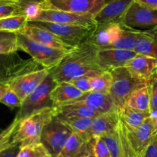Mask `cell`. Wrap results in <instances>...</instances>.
<instances>
[{"instance_id": "cell-1", "label": "cell", "mask_w": 157, "mask_h": 157, "mask_svg": "<svg viewBox=\"0 0 157 157\" xmlns=\"http://www.w3.org/2000/svg\"><path fill=\"white\" fill-rule=\"evenodd\" d=\"M98 48L85 41L67 52L61 62L49 71L58 84L82 76H98L104 71L98 61Z\"/></svg>"}, {"instance_id": "cell-2", "label": "cell", "mask_w": 157, "mask_h": 157, "mask_svg": "<svg viewBox=\"0 0 157 157\" xmlns=\"http://www.w3.org/2000/svg\"><path fill=\"white\" fill-rule=\"evenodd\" d=\"M55 115L54 107H47L19 122L12 139V144H19L23 147L40 144L43 129Z\"/></svg>"}, {"instance_id": "cell-3", "label": "cell", "mask_w": 157, "mask_h": 157, "mask_svg": "<svg viewBox=\"0 0 157 157\" xmlns=\"http://www.w3.org/2000/svg\"><path fill=\"white\" fill-rule=\"evenodd\" d=\"M110 73L112 82L109 93L118 110L126 105L133 92L148 84V81L136 77L127 67L113 69Z\"/></svg>"}, {"instance_id": "cell-4", "label": "cell", "mask_w": 157, "mask_h": 157, "mask_svg": "<svg viewBox=\"0 0 157 157\" xmlns=\"http://www.w3.org/2000/svg\"><path fill=\"white\" fill-rule=\"evenodd\" d=\"M16 35L18 50L29 54L35 62L48 71L56 67L69 52L43 45L22 34Z\"/></svg>"}, {"instance_id": "cell-5", "label": "cell", "mask_w": 157, "mask_h": 157, "mask_svg": "<svg viewBox=\"0 0 157 157\" xmlns=\"http://www.w3.org/2000/svg\"><path fill=\"white\" fill-rule=\"evenodd\" d=\"M57 84L58 83L49 73L44 81L24 100L15 117L18 121L20 122L42 109L54 107L51 99V93Z\"/></svg>"}, {"instance_id": "cell-6", "label": "cell", "mask_w": 157, "mask_h": 157, "mask_svg": "<svg viewBox=\"0 0 157 157\" xmlns=\"http://www.w3.org/2000/svg\"><path fill=\"white\" fill-rule=\"evenodd\" d=\"M29 23L47 29L72 48L77 47L87 41L97 28L46 21H29Z\"/></svg>"}, {"instance_id": "cell-7", "label": "cell", "mask_w": 157, "mask_h": 157, "mask_svg": "<svg viewBox=\"0 0 157 157\" xmlns=\"http://www.w3.org/2000/svg\"><path fill=\"white\" fill-rule=\"evenodd\" d=\"M39 66L32 58L23 59L17 52L0 55V84L9 86L18 77L39 70Z\"/></svg>"}, {"instance_id": "cell-8", "label": "cell", "mask_w": 157, "mask_h": 157, "mask_svg": "<svg viewBox=\"0 0 157 157\" xmlns=\"http://www.w3.org/2000/svg\"><path fill=\"white\" fill-rule=\"evenodd\" d=\"M73 132L57 116L43 129L41 144L45 147L52 157H58Z\"/></svg>"}, {"instance_id": "cell-9", "label": "cell", "mask_w": 157, "mask_h": 157, "mask_svg": "<svg viewBox=\"0 0 157 157\" xmlns=\"http://www.w3.org/2000/svg\"><path fill=\"white\" fill-rule=\"evenodd\" d=\"M122 23L140 31L157 29V9L148 7L133 1L124 15Z\"/></svg>"}, {"instance_id": "cell-10", "label": "cell", "mask_w": 157, "mask_h": 157, "mask_svg": "<svg viewBox=\"0 0 157 157\" xmlns=\"http://www.w3.org/2000/svg\"><path fill=\"white\" fill-rule=\"evenodd\" d=\"M107 0H46L41 4L42 9H56L81 15H95Z\"/></svg>"}, {"instance_id": "cell-11", "label": "cell", "mask_w": 157, "mask_h": 157, "mask_svg": "<svg viewBox=\"0 0 157 157\" xmlns=\"http://www.w3.org/2000/svg\"><path fill=\"white\" fill-rule=\"evenodd\" d=\"M34 21L59 23V24L75 25L97 27L98 24L94 16L81 15L71 12L56 10V9H42L38 18Z\"/></svg>"}, {"instance_id": "cell-12", "label": "cell", "mask_w": 157, "mask_h": 157, "mask_svg": "<svg viewBox=\"0 0 157 157\" xmlns=\"http://www.w3.org/2000/svg\"><path fill=\"white\" fill-rule=\"evenodd\" d=\"M126 130L130 146L140 157L157 134V126L150 117L135 130L126 127Z\"/></svg>"}, {"instance_id": "cell-13", "label": "cell", "mask_w": 157, "mask_h": 157, "mask_svg": "<svg viewBox=\"0 0 157 157\" xmlns=\"http://www.w3.org/2000/svg\"><path fill=\"white\" fill-rule=\"evenodd\" d=\"M48 75V70L44 68L39 69L18 77L9 84V87L18 95L23 102L44 81Z\"/></svg>"}, {"instance_id": "cell-14", "label": "cell", "mask_w": 157, "mask_h": 157, "mask_svg": "<svg viewBox=\"0 0 157 157\" xmlns=\"http://www.w3.org/2000/svg\"><path fill=\"white\" fill-rule=\"evenodd\" d=\"M137 54L134 51L118 48L99 49L98 52V61L100 66L104 71H110L127 64Z\"/></svg>"}, {"instance_id": "cell-15", "label": "cell", "mask_w": 157, "mask_h": 157, "mask_svg": "<svg viewBox=\"0 0 157 157\" xmlns=\"http://www.w3.org/2000/svg\"><path fill=\"white\" fill-rule=\"evenodd\" d=\"M134 0H110L94 16L98 25L110 23H122L124 15Z\"/></svg>"}, {"instance_id": "cell-16", "label": "cell", "mask_w": 157, "mask_h": 157, "mask_svg": "<svg viewBox=\"0 0 157 157\" xmlns=\"http://www.w3.org/2000/svg\"><path fill=\"white\" fill-rule=\"evenodd\" d=\"M18 33L26 35L33 41H37L43 45L52 48L66 51H70L74 48L64 43L55 34L49 32L47 29L32 25L29 22H28L27 26Z\"/></svg>"}, {"instance_id": "cell-17", "label": "cell", "mask_w": 157, "mask_h": 157, "mask_svg": "<svg viewBox=\"0 0 157 157\" xmlns=\"http://www.w3.org/2000/svg\"><path fill=\"white\" fill-rule=\"evenodd\" d=\"M74 101L82 103L89 108L99 113H108L118 111V109L117 108L110 93L87 92L84 93L82 96Z\"/></svg>"}, {"instance_id": "cell-18", "label": "cell", "mask_w": 157, "mask_h": 157, "mask_svg": "<svg viewBox=\"0 0 157 157\" xmlns=\"http://www.w3.org/2000/svg\"><path fill=\"white\" fill-rule=\"evenodd\" d=\"M122 29V23H110L97 26L87 41L99 49L108 48L117 40Z\"/></svg>"}, {"instance_id": "cell-19", "label": "cell", "mask_w": 157, "mask_h": 157, "mask_svg": "<svg viewBox=\"0 0 157 157\" xmlns=\"http://www.w3.org/2000/svg\"><path fill=\"white\" fill-rule=\"evenodd\" d=\"M126 67L136 77L149 81L156 73L157 58L137 54Z\"/></svg>"}, {"instance_id": "cell-20", "label": "cell", "mask_w": 157, "mask_h": 157, "mask_svg": "<svg viewBox=\"0 0 157 157\" xmlns=\"http://www.w3.org/2000/svg\"><path fill=\"white\" fill-rule=\"evenodd\" d=\"M93 140L88 142L73 133L58 157L90 156L93 154Z\"/></svg>"}, {"instance_id": "cell-21", "label": "cell", "mask_w": 157, "mask_h": 157, "mask_svg": "<svg viewBox=\"0 0 157 157\" xmlns=\"http://www.w3.org/2000/svg\"><path fill=\"white\" fill-rule=\"evenodd\" d=\"M84 94V92L69 82H61L56 85L51 93L53 107L64 105L75 101Z\"/></svg>"}, {"instance_id": "cell-22", "label": "cell", "mask_w": 157, "mask_h": 157, "mask_svg": "<svg viewBox=\"0 0 157 157\" xmlns=\"http://www.w3.org/2000/svg\"><path fill=\"white\" fill-rule=\"evenodd\" d=\"M120 117L118 111L108 113H101L93 118L91 133L93 137H101L104 134L116 130L119 126Z\"/></svg>"}, {"instance_id": "cell-23", "label": "cell", "mask_w": 157, "mask_h": 157, "mask_svg": "<svg viewBox=\"0 0 157 157\" xmlns=\"http://www.w3.org/2000/svg\"><path fill=\"white\" fill-rule=\"evenodd\" d=\"M133 51L138 55L157 58V35L156 32L154 30L139 31Z\"/></svg>"}, {"instance_id": "cell-24", "label": "cell", "mask_w": 157, "mask_h": 157, "mask_svg": "<svg viewBox=\"0 0 157 157\" xmlns=\"http://www.w3.org/2000/svg\"><path fill=\"white\" fill-rule=\"evenodd\" d=\"M57 117H89L94 118L101 113L89 108L80 102H71L64 105L54 107Z\"/></svg>"}, {"instance_id": "cell-25", "label": "cell", "mask_w": 157, "mask_h": 157, "mask_svg": "<svg viewBox=\"0 0 157 157\" xmlns=\"http://www.w3.org/2000/svg\"><path fill=\"white\" fill-rule=\"evenodd\" d=\"M64 124H65L72 132L86 141H92L94 139L91 133V126L93 118L89 117H58Z\"/></svg>"}, {"instance_id": "cell-26", "label": "cell", "mask_w": 157, "mask_h": 157, "mask_svg": "<svg viewBox=\"0 0 157 157\" xmlns=\"http://www.w3.org/2000/svg\"><path fill=\"white\" fill-rule=\"evenodd\" d=\"M120 121L128 130H135L150 117L149 111H140L134 110L127 106L118 110Z\"/></svg>"}, {"instance_id": "cell-27", "label": "cell", "mask_w": 157, "mask_h": 157, "mask_svg": "<svg viewBox=\"0 0 157 157\" xmlns=\"http://www.w3.org/2000/svg\"><path fill=\"white\" fill-rule=\"evenodd\" d=\"M126 106L134 110L150 112V97L148 84L133 92L127 100Z\"/></svg>"}, {"instance_id": "cell-28", "label": "cell", "mask_w": 157, "mask_h": 157, "mask_svg": "<svg viewBox=\"0 0 157 157\" xmlns=\"http://www.w3.org/2000/svg\"><path fill=\"white\" fill-rule=\"evenodd\" d=\"M139 31L140 30H136V29L127 27L122 23V29H121L119 38L108 48H118L133 51Z\"/></svg>"}, {"instance_id": "cell-29", "label": "cell", "mask_w": 157, "mask_h": 157, "mask_svg": "<svg viewBox=\"0 0 157 157\" xmlns=\"http://www.w3.org/2000/svg\"><path fill=\"white\" fill-rule=\"evenodd\" d=\"M28 21L25 15H15L0 19V32L9 33H18L27 26Z\"/></svg>"}, {"instance_id": "cell-30", "label": "cell", "mask_w": 157, "mask_h": 157, "mask_svg": "<svg viewBox=\"0 0 157 157\" xmlns=\"http://www.w3.org/2000/svg\"><path fill=\"white\" fill-rule=\"evenodd\" d=\"M112 75L110 71H104L98 76L90 78L91 91L109 93L111 86Z\"/></svg>"}, {"instance_id": "cell-31", "label": "cell", "mask_w": 157, "mask_h": 157, "mask_svg": "<svg viewBox=\"0 0 157 157\" xmlns=\"http://www.w3.org/2000/svg\"><path fill=\"white\" fill-rule=\"evenodd\" d=\"M101 138L105 143L112 157H121L122 153V148H121V137H120L118 127L116 130L104 134V136H101Z\"/></svg>"}, {"instance_id": "cell-32", "label": "cell", "mask_w": 157, "mask_h": 157, "mask_svg": "<svg viewBox=\"0 0 157 157\" xmlns=\"http://www.w3.org/2000/svg\"><path fill=\"white\" fill-rule=\"evenodd\" d=\"M18 51L16 34L0 32V55L15 53Z\"/></svg>"}, {"instance_id": "cell-33", "label": "cell", "mask_w": 157, "mask_h": 157, "mask_svg": "<svg viewBox=\"0 0 157 157\" xmlns=\"http://www.w3.org/2000/svg\"><path fill=\"white\" fill-rule=\"evenodd\" d=\"M17 157H52V156L40 143L21 147Z\"/></svg>"}, {"instance_id": "cell-34", "label": "cell", "mask_w": 157, "mask_h": 157, "mask_svg": "<svg viewBox=\"0 0 157 157\" xmlns=\"http://www.w3.org/2000/svg\"><path fill=\"white\" fill-rule=\"evenodd\" d=\"M150 97V117L157 126V74L148 81Z\"/></svg>"}, {"instance_id": "cell-35", "label": "cell", "mask_w": 157, "mask_h": 157, "mask_svg": "<svg viewBox=\"0 0 157 157\" xmlns=\"http://www.w3.org/2000/svg\"><path fill=\"white\" fill-rule=\"evenodd\" d=\"M18 124H19V121L16 117H15L12 124L0 133V153L9 148L12 145V136Z\"/></svg>"}, {"instance_id": "cell-36", "label": "cell", "mask_w": 157, "mask_h": 157, "mask_svg": "<svg viewBox=\"0 0 157 157\" xmlns=\"http://www.w3.org/2000/svg\"><path fill=\"white\" fill-rule=\"evenodd\" d=\"M118 130H119L121 148H122V153H121V157H138L129 143L126 127L121 121H120L119 126H118Z\"/></svg>"}, {"instance_id": "cell-37", "label": "cell", "mask_w": 157, "mask_h": 157, "mask_svg": "<svg viewBox=\"0 0 157 157\" xmlns=\"http://www.w3.org/2000/svg\"><path fill=\"white\" fill-rule=\"evenodd\" d=\"M23 15L21 6L12 3L0 2V19L10 16Z\"/></svg>"}, {"instance_id": "cell-38", "label": "cell", "mask_w": 157, "mask_h": 157, "mask_svg": "<svg viewBox=\"0 0 157 157\" xmlns=\"http://www.w3.org/2000/svg\"><path fill=\"white\" fill-rule=\"evenodd\" d=\"M41 4V3L29 2L21 6L23 10V15H25L28 21H34L38 18L41 9H42Z\"/></svg>"}, {"instance_id": "cell-39", "label": "cell", "mask_w": 157, "mask_h": 157, "mask_svg": "<svg viewBox=\"0 0 157 157\" xmlns=\"http://www.w3.org/2000/svg\"><path fill=\"white\" fill-rule=\"evenodd\" d=\"M93 155L95 157H112L108 148L101 137H94Z\"/></svg>"}, {"instance_id": "cell-40", "label": "cell", "mask_w": 157, "mask_h": 157, "mask_svg": "<svg viewBox=\"0 0 157 157\" xmlns=\"http://www.w3.org/2000/svg\"><path fill=\"white\" fill-rule=\"evenodd\" d=\"M0 103L3 104L4 105L10 107V108H15V107H21L22 104V101L18 97V95L9 89L6 91L5 95L3 96L2 99L1 100Z\"/></svg>"}, {"instance_id": "cell-41", "label": "cell", "mask_w": 157, "mask_h": 157, "mask_svg": "<svg viewBox=\"0 0 157 157\" xmlns=\"http://www.w3.org/2000/svg\"><path fill=\"white\" fill-rule=\"evenodd\" d=\"M90 77L87 76H82L79 77V78H75V79L71 80L68 81L71 84L79 89L84 93H87V92L91 91V88H90Z\"/></svg>"}, {"instance_id": "cell-42", "label": "cell", "mask_w": 157, "mask_h": 157, "mask_svg": "<svg viewBox=\"0 0 157 157\" xmlns=\"http://www.w3.org/2000/svg\"><path fill=\"white\" fill-rule=\"evenodd\" d=\"M140 157H157V134Z\"/></svg>"}, {"instance_id": "cell-43", "label": "cell", "mask_w": 157, "mask_h": 157, "mask_svg": "<svg viewBox=\"0 0 157 157\" xmlns=\"http://www.w3.org/2000/svg\"><path fill=\"white\" fill-rule=\"evenodd\" d=\"M20 149L19 144H12L9 148L0 153V157H17Z\"/></svg>"}, {"instance_id": "cell-44", "label": "cell", "mask_w": 157, "mask_h": 157, "mask_svg": "<svg viewBox=\"0 0 157 157\" xmlns=\"http://www.w3.org/2000/svg\"><path fill=\"white\" fill-rule=\"evenodd\" d=\"M134 1L148 7L157 9V0H134Z\"/></svg>"}, {"instance_id": "cell-45", "label": "cell", "mask_w": 157, "mask_h": 157, "mask_svg": "<svg viewBox=\"0 0 157 157\" xmlns=\"http://www.w3.org/2000/svg\"><path fill=\"white\" fill-rule=\"evenodd\" d=\"M9 90V86L7 85H2L0 84V101L2 99L3 96L5 95V94L6 93V91Z\"/></svg>"}, {"instance_id": "cell-46", "label": "cell", "mask_w": 157, "mask_h": 157, "mask_svg": "<svg viewBox=\"0 0 157 157\" xmlns=\"http://www.w3.org/2000/svg\"><path fill=\"white\" fill-rule=\"evenodd\" d=\"M88 157H95L94 156V155L93 154H92V155H90V156H88Z\"/></svg>"}, {"instance_id": "cell-47", "label": "cell", "mask_w": 157, "mask_h": 157, "mask_svg": "<svg viewBox=\"0 0 157 157\" xmlns=\"http://www.w3.org/2000/svg\"><path fill=\"white\" fill-rule=\"evenodd\" d=\"M155 32H156V35H157V29H156V30H154Z\"/></svg>"}, {"instance_id": "cell-48", "label": "cell", "mask_w": 157, "mask_h": 157, "mask_svg": "<svg viewBox=\"0 0 157 157\" xmlns=\"http://www.w3.org/2000/svg\"><path fill=\"white\" fill-rule=\"evenodd\" d=\"M107 1H110V0H107Z\"/></svg>"}, {"instance_id": "cell-49", "label": "cell", "mask_w": 157, "mask_h": 157, "mask_svg": "<svg viewBox=\"0 0 157 157\" xmlns=\"http://www.w3.org/2000/svg\"><path fill=\"white\" fill-rule=\"evenodd\" d=\"M156 74H157V70H156Z\"/></svg>"}, {"instance_id": "cell-50", "label": "cell", "mask_w": 157, "mask_h": 157, "mask_svg": "<svg viewBox=\"0 0 157 157\" xmlns=\"http://www.w3.org/2000/svg\"><path fill=\"white\" fill-rule=\"evenodd\" d=\"M44 1H46V0H44Z\"/></svg>"}]
</instances>
